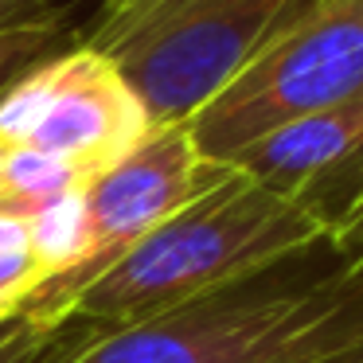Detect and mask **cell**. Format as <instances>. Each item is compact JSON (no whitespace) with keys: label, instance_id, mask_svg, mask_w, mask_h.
<instances>
[{"label":"cell","instance_id":"5bb4252c","mask_svg":"<svg viewBox=\"0 0 363 363\" xmlns=\"http://www.w3.org/2000/svg\"><path fill=\"white\" fill-rule=\"evenodd\" d=\"M24 28H59V0H0V35Z\"/></svg>","mask_w":363,"mask_h":363},{"label":"cell","instance_id":"30bf717a","mask_svg":"<svg viewBox=\"0 0 363 363\" xmlns=\"http://www.w3.org/2000/svg\"><path fill=\"white\" fill-rule=\"evenodd\" d=\"M184 0H102L98 16L90 20V28L79 35L82 48L110 55L113 48H121L125 40H133L137 32H145L149 24H157L160 16H168L172 9H180Z\"/></svg>","mask_w":363,"mask_h":363},{"label":"cell","instance_id":"52a82bcc","mask_svg":"<svg viewBox=\"0 0 363 363\" xmlns=\"http://www.w3.org/2000/svg\"><path fill=\"white\" fill-rule=\"evenodd\" d=\"M250 184L285 199H308L324 180H352L363 168V94L320 113H305L269 129L242 152L223 160Z\"/></svg>","mask_w":363,"mask_h":363},{"label":"cell","instance_id":"ffe728a7","mask_svg":"<svg viewBox=\"0 0 363 363\" xmlns=\"http://www.w3.org/2000/svg\"><path fill=\"white\" fill-rule=\"evenodd\" d=\"M359 172H363V168H359Z\"/></svg>","mask_w":363,"mask_h":363},{"label":"cell","instance_id":"6da1fadb","mask_svg":"<svg viewBox=\"0 0 363 363\" xmlns=\"http://www.w3.org/2000/svg\"><path fill=\"white\" fill-rule=\"evenodd\" d=\"M328 238V215L285 199L227 168L215 188L145 235L121 262L71 301L67 316L129 328L188 301L211 297L274 266L305 258Z\"/></svg>","mask_w":363,"mask_h":363},{"label":"cell","instance_id":"3957f363","mask_svg":"<svg viewBox=\"0 0 363 363\" xmlns=\"http://www.w3.org/2000/svg\"><path fill=\"white\" fill-rule=\"evenodd\" d=\"M363 94V0H313L188 118L199 157L230 160L269 129Z\"/></svg>","mask_w":363,"mask_h":363},{"label":"cell","instance_id":"ac0fdd59","mask_svg":"<svg viewBox=\"0 0 363 363\" xmlns=\"http://www.w3.org/2000/svg\"><path fill=\"white\" fill-rule=\"evenodd\" d=\"M9 324H12V320H9ZM9 324H0V336H4V328H9Z\"/></svg>","mask_w":363,"mask_h":363},{"label":"cell","instance_id":"277c9868","mask_svg":"<svg viewBox=\"0 0 363 363\" xmlns=\"http://www.w3.org/2000/svg\"><path fill=\"white\" fill-rule=\"evenodd\" d=\"M223 176H227V164L199 157L188 121L152 125L149 137L133 152H125L106 172L90 176L86 188H82L86 230H90L86 262L74 274H63L55 281L40 285L24 301L20 316L35 324H63L71 301L94 277H102L145 235H152L164 219L184 211L207 188H215Z\"/></svg>","mask_w":363,"mask_h":363},{"label":"cell","instance_id":"8fae6325","mask_svg":"<svg viewBox=\"0 0 363 363\" xmlns=\"http://www.w3.org/2000/svg\"><path fill=\"white\" fill-rule=\"evenodd\" d=\"M332 254H336V269L352 285L363 281V172L355 184H347V196L340 199L336 211H328V238H324Z\"/></svg>","mask_w":363,"mask_h":363},{"label":"cell","instance_id":"2e32d148","mask_svg":"<svg viewBox=\"0 0 363 363\" xmlns=\"http://www.w3.org/2000/svg\"><path fill=\"white\" fill-rule=\"evenodd\" d=\"M305 363H363V340L352 347H340V352H328V355H316V359H305Z\"/></svg>","mask_w":363,"mask_h":363},{"label":"cell","instance_id":"e0dca14e","mask_svg":"<svg viewBox=\"0 0 363 363\" xmlns=\"http://www.w3.org/2000/svg\"><path fill=\"white\" fill-rule=\"evenodd\" d=\"M4 152H9V149H4V145H0V164H4Z\"/></svg>","mask_w":363,"mask_h":363},{"label":"cell","instance_id":"5b68a950","mask_svg":"<svg viewBox=\"0 0 363 363\" xmlns=\"http://www.w3.org/2000/svg\"><path fill=\"white\" fill-rule=\"evenodd\" d=\"M313 0H184L110 51L152 125L188 121L262 43Z\"/></svg>","mask_w":363,"mask_h":363},{"label":"cell","instance_id":"8992f818","mask_svg":"<svg viewBox=\"0 0 363 363\" xmlns=\"http://www.w3.org/2000/svg\"><path fill=\"white\" fill-rule=\"evenodd\" d=\"M152 118L121 67L82 43L51 55V94L28 149L55 152L98 176L149 137Z\"/></svg>","mask_w":363,"mask_h":363},{"label":"cell","instance_id":"7c38bea8","mask_svg":"<svg viewBox=\"0 0 363 363\" xmlns=\"http://www.w3.org/2000/svg\"><path fill=\"white\" fill-rule=\"evenodd\" d=\"M59 43V28H24V32L0 35V90L9 86L20 71L48 59V51Z\"/></svg>","mask_w":363,"mask_h":363},{"label":"cell","instance_id":"d6986e66","mask_svg":"<svg viewBox=\"0 0 363 363\" xmlns=\"http://www.w3.org/2000/svg\"><path fill=\"white\" fill-rule=\"evenodd\" d=\"M355 289H363V281H359V285H355Z\"/></svg>","mask_w":363,"mask_h":363},{"label":"cell","instance_id":"9c48e42d","mask_svg":"<svg viewBox=\"0 0 363 363\" xmlns=\"http://www.w3.org/2000/svg\"><path fill=\"white\" fill-rule=\"evenodd\" d=\"M82 184H86V172L71 160L55 157V152H40L28 149V145L9 149L4 164H0V215L28 223L51 199L67 196Z\"/></svg>","mask_w":363,"mask_h":363},{"label":"cell","instance_id":"4fadbf2b","mask_svg":"<svg viewBox=\"0 0 363 363\" xmlns=\"http://www.w3.org/2000/svg\"><path fill=\"white\" fill-rule=\"evenodd\" d=\"M40 289V274L32 269V258L24 254H9L0 258V324H9L20 316L24 301Z\"/></svg>","mask_w":363,"mask_h":363},{"label":"cell","instance_id":"ba28073f","mask_svg":"<svg viewBox=\"0 0 363 363\" xmlns=\"http://www.w3.org/2000/svg\"><path fill=\"white\" fill-rule=\"evenodd\" d=\"M82 188L51 199L43 211H35L28 219V258H32V269L40 274V285L55 281L63 274H74L86 262L90 230H86V199H82Z\"/></svg>","mask_w":363,"mask_h":363},{"label":"cell","instance_id":"7a4b0ae2","mask_svg":"<svg viewBox=\"0 0 363 363\" xmlns=\"http://www.w3.org/2000/svg\"><path fill=\"white\" fill-rule=\"evenodd\" d=\"M266 274L90 340L71 363H305L363 340V289L340 269Z\"/></svg>","mask_w":363,"mask_h":363},{"label":"cell","instance_id":"9a60e30c","mask_svg":"<svg viewBox=\"0 0 363 363\" xmlns=\"http://www.w3.org/2000/svg\"><path fill=\"white\" fill-rule=\"evenodd\" d=\"M24 250H28V223L12 219V215H0V258L24 254Z\"/></svg>","mask_w":363,"mask_h":363}]
</instances>
